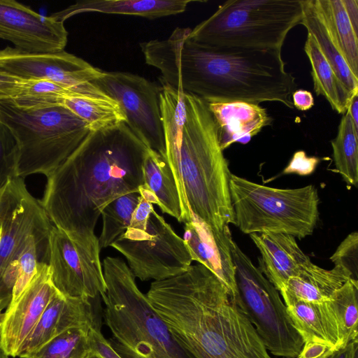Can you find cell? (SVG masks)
Masks as SVG:
<instances>
[{"instance_id":"cell-34","label":"cell","mask_w":358,"mask_h":358,"mask_svg":"<svg viewBox=\"0 0 358 358\" xmlns=\"http://www.w3.org/2000/svg\"><path fill=\"white\" fill-rule=\"evenodd\" d=\"M17 148L10 129L0 120V189L16 176Z\"/></svg>"},{"instance_id":"cell-5","label":"cell","mask_w":358,"mask_h":358,"mask_svg":"<svg viewBox=\"0 0 358 358\" xmlns=\"http://www.w3.org/2000/svg\"><path fill=\"white\" fill-rule=\"evenodd\" d=\"M101 264L104 317L113 336L109 342L122 358H196L152 308L122 259L108 256Z\"/></svg>"},{"instance_id":"cell-7","label":"cell","mask_w":358,"mask_h":358,"mask_svg":"<svg viewBox=\"0 0 358 358\" xmlns=\"http://www.w3.org/2000/svg\"><path fill=\"white\" fill-rule=\"evenodd\" d=\"M301 20V0H229L191 29L188 38L210 47L281 50Z\"/></svg>"},{"instance_id":"cell-27","label":"cell","mask_w":358,"mask_h":358,"mask_svg":"<svg viewBox=\"0 0 358 358\" xmlns=\"http://www.w3.org/2000/svg\"><path fill=\"white\" fill-rule=\"evenodd\" d=\"M63 106L81 119L90 131L126 122L120 105L113 99L71 96L64 99Z\"/></svg>"},{"instance_id":"cell-37","label":"cell","mask_w":358,"mask_h":358,"mask_svg":"<svg viewBox=\"0 0 358 358\" xmlns=\"http://www.w3.org/2000/svg\"><path fill=\"white\" fill-rule=\"evenodd\" d=\"M90 338L92 351L101 358H122L102 335L99 326L90 330Z\"/></svg>"},{"instance_id":"cell-43","label":"cell","mask_w":358,"mask_h":358,"mask_svg":"<svg viewBox=\"0 0 358 358\" xmlns=\"http://www.w3.org/2000/svg\"><path fill=\"white\" fill-rule=\"evenodd\" d=\"M6 355L3 349L1 343V324L0 325V357Z\"/></svg>"},{"instance_id":"cell-17","label":"cell","mask_w":358,"mask_h":358,"mask_svg":"<svg viewBox=\"0 0 358 358\" xmlns=\"http://www.w3.org/2000/svg\"><path fill=\"white\" fill-rule=\"evenodd\" d=\"M182 238L192 261L199 262L214 273L235 302L238 293L231 254L234 240L230 229L215 231L192 213L191 221L185 223Z\"/></svg>"},{"instance_id":"cell-29","label":"cell","mask_w":358,"mask_h":358,"mask_svg":"<svg viewBox=\"0 0 358 358\" xmlns=\"http://www.w3.org/2000/svg\"><path fill=\"white\" fill-rule=\"evenodd\" d=\"M141 199L139 192L124 194L107 205L101 213L102 229L98 238L100 250L110 246L129 227Z\"/></svg>"},{"instance_id":"cell-39","label":"cell","mask_w":358,"mask_h":358,"mask_svg":"<svg viewBox=\"0 0 358 358\" xmlns=\"http://www.w3.org/2000/svg\"><path fill=\"white\" fill-rule=\"evenodd\" d=\"M317 358H358V340L338 349H330Z\"/></svg>"},{"instance_id":"cell-26","label":"cell","mask_w":358,"mask_h":358,"mask_svg":"<svg viewBox=\"0 0 358 358\" xmlns=\"http://www.w3.org/2000/svg\"><path fill=\"white\" fill-rule=\"evenodd\" d=\"M304 51L311 65V76L317 95L324 96L334 110L345 114L352 96L323 55L313 36L308 33Z\"/></svg>"},{"instance_id":"cell-6","label":"cell","mask_w":358,"mask_h":358,"mask_svg":"<svg viewBox=\"0 0 358 358\" xmlns=\"http://www.w3.org/2000/svg\"><path fill=\"white\" fill-rule=\"evenodd\" d=\"M0 120L10 129L17 148L16 176H50L90 132L64 106L22 108L0 100Z\"/></svg>"},{"instance_id":"cell-13","label":"cell","mask_w":358,"mask_h":358,"mask_svg":"<svg viewBox=\"0 0 358 358\" xmlns=\"http://www.w3.org/2000/svg\"><path fill=\"white\" fill-rule=\"evenodd\" d=\"M0 71L22 80L52 81L79 96L112 99L92 83L103 71L64 50L32 53L6 47L0 50Z\"/></svg>"},{"instance_id":"cell-31","label":"cell","mask_w":358,"mask_h":358,"mask_svg":"<svg viewBox=\"0 0 358 358\" xmlns=\"http://www.w3.org/2000/svg\"><path fill=\"white\" fill-rule=\"evenodd\" d=\"M319 2L333 26L348 66L358 78V34L354 30L342 0H319Z\"/></svg>"},{"instance_id":"cell-41","label":"cell","mask_w":358,"mask_h":358,"mask_svg":"<svg viewBox=\"0 0 358 358\" xmlns=\"http://www.w3.org/2000/svg\"><path fill=\"white\" fill-rule=\"evenodd\" d=\"M342 1L354 30L358 34V1L342 0Z\"/></svg>"},{"instance_id":"cell-23","label":"cell","mask_w":358,"mask_h":358,"mask_svg":"<svg viewBox=\"0 0 358 358\" xmlns=\"http://www.w3.org/2000/svg\"><path fill=\"white\" fill-rule=\"evenodd\" d=\"M192 0H83L50 16L64 22L68 18L85 13L134 15L155 19L182 13Z\"/></svg>"},{"instance_id":"cell-46","label":"cell","mask_w":358,"mask_h":358,"mask_svg":"<svg viewBox=\"0 0 358 358\" xmlns=\"http://www.w3.org/2000/svg\"><path fill=\"white\" fill-rule=\"evenodd\" d=\"M8 357L9 356H8L7 355H5L0 357V358H8Z\"/></svg>"},{"instance_id":"cell-10","label":"cell","mask_w":358,"mask_h":358,"mask_svg":"<svg viewBox=\"0 0 358 358\" xmlns=\"http://www.w3.org/2000/svg\"><path fill=\"white\" fill-rule=\"evenodd\" d=\"M53 224L24 178L15 177L0 189V304L9 305L19 261L31 238L50 232Z\"/></svg>"},{"instance_id":"cell-44","label":"cell","mask_w":358,"mask_h":358,"mask_svg":"<svg viewBox=\"0 0 358 358\" xmlns=\"http://www.w3.org/2000/svg\"><path fill=\"white\" fill-rule=\"evenodd\" d=\"M87 358H101L99 355L96 354L95 352H92Z\"/></svg>"},{"instance_id":"cell-19","label":"cell","mask_w":358,"mask_h":358,"mask_svg":"<svg viewBox=\"0 0 358 358\" xmlns=\"http://www.w3.org/2000/svg\"><path fill=\"white\" fill-rule=\"evenodd\" d=\"M260 252V271L280 292L310 261L295 238L282 233L250 234Z\"/></svg>"},{"instance_id":"cell-28","label":"cell","mask_w":358,"mask_h":358,"mask_svg":"<svg viewBox=\"0 0 358 358\" xmlns=\"http://www.w3.org/2000/svg\"><path fill=\"white\" fill-rule=\"evenodd\" d=\"M336 171L348 185L358 184V131L348 113L343 114L331 141Z\"/></svg>"},{"instance_id":"cell-11","label":"cell","mask_w":358,"mask_h":358,"mask_svg":"<svg viewBox=\"0 0 358 358\" xmlns=\"http://www.w3.org/2000/svg\"><path fill=\"white\" fill-rule=\"evenodd\" d=\"M141 281L165 280L185 272L192 259L182 238L154 209L147 222L131 221L110 245Z\"/></svg>"},{"instance_id":"cell-8","label":"cell","mask_w":358,"mask_h":358,"mask_svg":"<svg viewBox=\"0 0 358 358\" xmlns=\"http://www.w3.org/2000/svg\"><path fill=\"white\" fill-rule=\"evenodd\" d=\"M229 191L235 224L243 233H282L299 239L313 233L320 202L313 185L279 189L231 173Z\"/></svg>"},{"instance_id":"cell-45","label":"cell","mask_w":358,"mask_h":358,"mask_svg":"<svg viewBox=\"0 0 358 358\" xmlns=\"http://www.w3.org/2000/svg\"><path fill=\"white\" fill-rule=\"evenodd\" d=\"M3 309L1 308V304H0V325L2 324L3 320V313H2Z\"/></svg>"},{"instance_id":"cell-32","label":"cell","mask_w":358,"mask_h":358,"mask_svg":"<svg viewBox=\"0 0 358 358\" xmlns=\"http://www.w3.org/2000/svg\"><path fill=\"white\" fill-rule=\"evenodd\" d=\"M90 329H69L45 343L30 358H87L93 352Z\"/></svg>"},{"instance_id":"cell-42","label":"cell","mask_w":358,"mask_h":358,"mask_svg":"<svg viewBox=\"0 0 358 358\" xmlns=\"http://www.w3.org/2000/svg\"><path fill=\"white\" fill-rule=\"evenodd\" d=\"M347 112L352 120L355 129L358 131V93L355 94L352 96Z\"/></svg>"},{"instance_id":"cell-3","label":"cell","mask_w":358,"mask_h":358,"mask_svg":"<svg viewBox=\"0 0 358 358\" xmlns=\"http://www.w3.org/2000/svg\"><path fill=\"white\" fill-rule=\"evenodd\" d=\"M145 296L176 339L196 358H271L225 286L200 264L153 281Z\"/></svg>"},{"instance_id":"cell-4","label":"cell","mask_w":358,"mask_h":358,"mask_svg":"<svg viewBox=\"0 0 358 358\" xmlns=\"http://www.w3.org/2000/svg\"><path fill=\"white\" fill-rule=\"evenodd\" d=\"M186 117L178 148L166 154L182 204L184 224L192 213L217 231L235 224L231 172L207 103L184 93Z\"/></svg>"},{"instance_id":"cell-2","label":"cell","mask_w":358,"mask_h":358,"mask_svg":"<svg viewBox=\"0 0 358 358\" xmlns=\"http://www.w3.org/2000/svg\"><path fill=\"white\" fill-rule=\"evenodd\" d=\"M176 27L166 39L140 43L145 63L159 80L206 103L278 102L293 109L295 77L285 69L281 50L203 45Z\"/></svg>"},{"instance_id":"cell-15","label":"cell","mask_w":358,"mask_h":358,"mask_svg":"<svg viewBox=\"0 0 358 358\" xmlns=\"http://www.w3.org/2000/svg\"><path fill=\"white\" fill-rule=\"evenodd\" d=\"M0 38L26 52H56L64 50L68 31L51 16L13 0H0Z\"/></svg>"},{"instance_id":"cell-25","label":"cell","mask_w":358,"mask_h":358,"mask_svg":"<svg viewBox=\"0 0 358 358\" xmlns=\"http://www.w3.org/2000/svg\"><path fill=\"white\" fill-rule=\"evenodd\" d=\"M143 185L163 213L184 222L177 185L166 157L148 148L143 163Z\"/></svg>"},{"instance_id":"cell-1","label":"cell","mask_w":358,"mask_h":358,"mask_svg":"<svg viewBox=\"0 0 358 358\" xmlns=\"http://www.w3.org/2000/svg\"><path fill=\"white\" fill-rule=\"evenodd\" d=\"M148 149L127 124L121 122L90 131L47 178L39 201L52 224L64 231L87 259L101 264L94 233L98 219L110 202L138 192Z\"/></svg>"},{"instance_id":"cell-18","label":"cell","mask_w":358,"mask_h":358,"mask_svg":"<svg viewBox=\"0 0 358 358\" xmlns=\"http://www.w3.org/2000/svg\"><path fill=\"white\" fill-rule=\"evenodd\" d=\"M92 299L65 296L56 290L18 357L30 358L45 343L69 329L98 327Z\"/></svg>"},{"instance_id":"cell-33","label":"cell","mask_w":358,"mask_h":358,"mask_svg":"<svg viewBox=\"0 0 358 358\" xmlns=\"http://www.w3.org/2000/svg\"><path fill=\"white\" fill-rule=\"evenodd\" d=\"M287 311L303 343H317L331 348L321 318L319 303L284 299Z\"/></svg>"},{"instance_id":"cell-30","label":"cell","mask_w":358,"mask_h":358,"mask_svg":"<svg viewBox=\"0 0 358 358\" xmlns=\"http://www.w3.org/2000/svg\"><path fill=\"white\" fill-rule=\"evenodd\" d=\"M82 96L71 90L45 80H22L10 99L22 108H35L59 106L65 99Z\"/></svg>"},{"instance_id":"cell-14","label":"cell","mask_w":358,"mask_h":358,"mask_svg":"<svg viewBox=\"0 0 358 358\" xmlns=\"http://www.w3.org/2000/svg\"><path fill=\"white\" fill-rule=\"evenodd\" d=\"M55 288L68 297L96 299L106 292L102 264L85 257L62 229L52 226L48 263Z\"/></svg>"},{"instance_id":"cell-35","label":"cell","mask_w":358,"mask_h":358,"mask_svg":"<svg viewBox=\"0 0 358 358\" xmlns=\"http://www.w3.org/2000/svg\"><path fill=\"white\" fill-rule=\"evenodd\" d=\"M358 233H350L338 245L330 257L334 266L345 270L354 280H357Z\"/></svg>"},{"instance_id":"cell-22","label":"cell","mask_w":358,"mask_h":358,"mask_svg":"<svg viewBox=\"0 0 358 358\" xmlns=\"http://www.w3.org/2000/svg\"><path fill=\"white\" fill-rule=\"evenodd\" d=\"M303 24L351 96L358 93V78L345 58L333 26L319 0H301Z\"/></svg>"},{"instance_id":"cell-36","label":"cell","mask_w":358,"mask_h":358,"mask_svg":"<svg viewBox=\"0 0 358 358\" xmlns=\"http://www.w3.org/2000/svg\"><path fill=\"white\" fill-rule=\"evenodd\" d=\"M319 162L318 157L307 156L303 150H299L293 155L289 163L283 170V173L308 176L314 172Z\"/></svg>"},{"instance_id":"cell-12","label":"cell","mask_w":358,"mask_h":358,"mask_svg":"<svg viewBox=\"0 0 358 358\" xmlns=\"http://www.w3.org/2000/svg\"><path fill=\"white\" fill-rule=\"evenodd\" d=\"M92 83L120 105L126 123L136 136L148 148L166 157L161 85L136 74L104 71Z\"/></svg>"},{"instance_id":"cell-9","label":"cell","mask_w":358,"mask_h":358,"mask_svg":"<svg viewBox=\"0 0 358 358\" xmlns=\"http://www.w3.org/2000/svg\"><path fill=\"white\" fill-rule=\"evenodd\" d=\"M231 254L238 296L235 303L272 355L296 358L303 341L294 327L278 290L233 241Z\"/></svg>"},{"instance_id":"cell-40","label":"cell","mask_w":358,"mask_h":358,"mask_svg":"<svg viewBox=\"0 0 358 358\" xmlns=\"http://www.w3.org/2000/svg\"><path fill=\"white\" fill-rule=\"evenodd\" d=\"M294 107L300 110H307L314 106V98L310 92L299 89L296 90L292 95Z\"/></svg>"},{"instance_id":"cell-38","label":"cell","mask_w":358,"mask_h":358,"mask_svg":"<svg viewBox=\"0 0 358 358\" xmlns=\"http://www.w3.org/2000/svg\"><path fill=\"white\" fill-rule=\"evenodd\" d=\"M22 80L0 71V100L11 99Z\"/></svg>"},{"instance_id":"cell-24","label":"cell","mask_w":358,"mask_h":358,"mask_svg":"<svg viewBox=\"0 0 358 358\" xmlns=\"http://www.w3.org/2000/svg\"><path fill=\"white\" fill-rule=\"evenodd\" d=\"M350 279L352 280L349 273L339 266L328 270L310 262L287 281L280 293L283 299L322 303Z\"/></svg>"},{"instance_id":"cell-20","label":"cell","mask_w":358,"mask_h":358,"mask_svg":"<svg viewBox=\"0 0 358 358\" xmlns=\"http://www.w3.org/2000/svg\"><path fill=\"white\" fill-rule=\"evenodd\" d=\"M207 106L215 122L223 151L234 143H247L273 120L259 104L232 101L210 102Z\"/></svg>"},{"instance_id":"cell-16","label":"cell","mask_w":358,"mask_h":358,"mask_svg":"<svg viewBox=\"0 0 358 358\" xmlns=\"http://www.w3.org/2000/svg\"><path fill=\"white\" fill-rule=\"evenodd\" d=\"M56 289L49 265L38 262L36 273L24 292L3 313L1 343L8 356H18L20 350L36 325Z\"/></svg>"},{"instance_id":"cell-21","label":"cell","mask_w":358,"mask_h":358,"mask_svg":"<svg viewBox=\"0 0 358 358\" xmlns=\"http://www.w3.org/2000/svg\"><path fill=\"white\" fill-rule=\"evenodd\" d=\"M358 281L348 280L327 301L319 303L324 329L334 349L358 340Z\"/></svg>"}]
</instances>
